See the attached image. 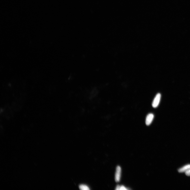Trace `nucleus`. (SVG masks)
<instances>
[{
  "mask_svg": "<svg viewBox=\"0 0 190 190\" xmlns=\"http://www.w3.org/2000/svg\"><path fill=\"white\" fill-rule=\"evenodd\" d=\"M121 169L119 166L116 167L115 175V180L116 182L120 181L121 177Z\"/></svg>",
  "mask_w": 190,
  "mask_h": 190,
  "instance_id": "nucleus-1",
  "label": "nucleus"
},
{
  "mask_svg": "<svg viewBox=\"0 0 190 190\" xmlns=\"http://www.w3.org/2000/svg\"><path fill=\"white\" fill-rule=\"evenodd\" d=\"M161 97V95L160 93H158L156 96L152 103V106L153 108H156L158 106L160 103Z\"/></svg>",
  "mask_w": 190,
  "mask_h": 190,
  "instance_id": "nucleus-2",
  "label": "nucleus"
},
{
  "mask_svg": "<svg viewBox=\"0 0 190 190\" xmlns=\"http://www.w3.org/2000/svg\"><path fill=\"white\" fill-rule=\"evenodd\" d=\"M154 118V115L152 114H148L146 118L145 123L147 126L150 125L151 123Z\"/></svg>",
  "mask_w": 190,
  "mask_h": 190,
  "instance_id": "nucleus-3",
  "label": "nucleus"
},
{
  "mask_svg": "<svg viewBox=\"0 0 190 190\" xmlns=\"http://www.w3.org/2000/svg\"><path fill=\"white\" fill-rule=\"evenodd\" d=\"M189 169H190V164H188L185 165L183 167L179 168L178 170V171L179 173H185Z\"/></svg>",
  "mask_w": 190,
  "mask_h": 190,
  "instance_id": "nucleus-4",
  "label": "nucleus"
},
{
  "mask_svg": "<svg viewBox=\"0 0 190 190\" xmlns=\"http://www.w3.org/2000/svg\"><path fill=\"white\" fill-rule=\"evenodd\" d=\"M80 189L82 190H89L90 189L89 187L85 184H81L79 186Z\"/></svg>",
  "mask_w": 190,
  "mask_h": 190,
  "instance_id": "nucleus-5",
  "label": "nucleus"
},
{
  "mask_svg": "<svg viewBox=\"0 0 190 190\" xmlns=\"http://www.w3.org/2000/svg\"><path fill=\"white\" fill-rule=\"evenodd\" d=\"M129 189H128V188H127L125 186L123 185L120 186V190H128Z\"/></svg>",
  "mask_w": 190,
  "mask_h": 190,
  "instance_id": "nucleus-6",
  "label": "nucleus"
},
{
  "mask_svg": "<svg viewBox=\"0 0 190 190\" xmlns=\"http://www.w3.org/2000/svg\"><path fill=\"white\" fill-rule=\"evenodd\" d=\"M185 174L187 175V176H190V169H189L187 171H186L185 172Z\"/></svg>",
  "mask_w": 190,
  "mask_h": 190,
  "instance_id": "nucleus-7",
  "label": "nucleus"
}]
</instances>
